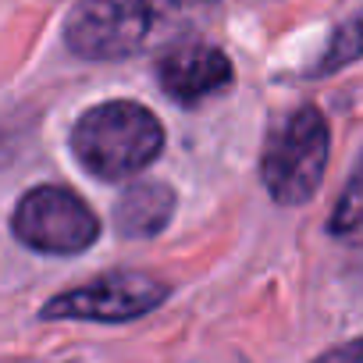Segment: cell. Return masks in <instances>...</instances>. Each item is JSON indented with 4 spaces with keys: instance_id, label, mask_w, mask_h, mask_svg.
<instances>
[{
    "instance_id": "cell-3",
    "label": "cell",
    "mask_w": 363,
    "mask_h": 363,
    "mask_svg": "<svg viewBox=\"0 0 363 363\" xmlns=\"http://www.w3.org/2000/svg\"><path fill=\"white\" fill-rule=\"evenodd\" d=\"M331 153V132L317 107L292 111L271 135L260 157V178L274 203L299 207L320 189Z\"/></svg>"
},
{
    "instance_id": "cell-1",
    "label": "cell",
    "mask_w": 363,
    "mask_h": 363,
    "mask_svg": "<svg viewBox=\"0 0 363 363\" xmlns=\"http://www.w3.org/2000/svg\"><path fill=\"white\" fill-rule=\"evenodd\" d=\"M218 11L221 0H82L65 22V43L86 61H121L207 29Z\"/></svg>"
},
{
    "instance_id": "cell-8",
    "label": "cell",
    "mask_w": 363,
    "mask_h": 363,
    "mask_svg": "<svg viewBox=\"0 0 363 363\" xmlns=\"http://www.w3.org/2000/svg\"><path fill=\"white\" fill-rule=\"evenodd\" d=\"M328 232L349 246H363V157L356 164V171L349 174L345 189L331 211V221H328Z\"/></svg>"
},
{
    "instance_id": "cell-6",
    "label": "cell",
    "mask_w": 363,
    "mask_h": 363,
    "mask_svg": "<svg viewBox=\"0 0 363 363\" xmlns=\"http://www.w3.org/2000/svg\"><path fill=\"white\" fill-rule=\"evenodd\" d=\"M157 79L171 100H178L182 107H196V104L225 93L235 79V68H232L228 54L218 50L214 43L189 40V43L164 47V54L157 61Z\"/></svg>"
},
{
    "instance_id": "cell-10",
    "label": "cell",
    "mask_w": 363,
    "mask_h": 363,
    "mask_svg": "<svg viewBox=\"0 0 363 363\" xmlns=\"http://www.w3.org/2000/svg\"><path fill=\"white\" fill-rule=\"evenodd\" d=\"M324 359H363V338L359 342H345V345H335L328 352H320Z\"/></svg>"
},
{
    "instance_id": "cell-2",
    "label": "cell",
    "mask_w": 363,
    "mask_h": 363,
    "mask_svg": "<svg viewBox=\"0 0 363 363\" xmlns=\"http://www.w3.org/2000/svg\"><path fill=\"white\" fill-rule=\"evenodd\" d=\"M164 150V128L153 111L135 100L89 107L72 128V153L100 182L139 174Z\"/></svg>"
},
{
    "instance_id": "cell-9",
    "label": "cell",
    "mask_w": 363,
    "mask_h": 363,
    "mask_svg": "<svg viewBox=\"0 0 363 363\" xmlns=\"http://www.w3.org/2000/svg\"><path fill=\"white\" fill-rule=\"evenodd\" d=\"M359 57H363V8L335 29V36H331V43H328L324 57L313 65V72H310V75H313V79L335 75V72L349 68V65H352V61H359Z\"/></svg>"
},
{
    "instance_id": "cell-7",
    "label": "cell",
    "mask_w": 363,
    "mask_h": 363,
    "mask_svg": "<svg viewBox=\"0 0 363 363\" xmlns=\"http://www.w3.org/2000/svg\"><path fill=\"white\" fill-rule=\"evenodd\" d=\"M174 214V193L164 182H135L118 196L114 228L125 239H153L167 228Z\"/></svg>"
},
{
    "instance_id": "cell-5",
    "label": "cell",
    "mask_w": 363,
    "mask_h": 363,
    "mask_svg": "<svg viewBox=\"0 0 363 363\" xmlns=\"http://www.w3.org/2000/svg\"><path fill=\"white\" fill-rule=\"evenodd\" d=\"M167 285L139 274V271H111L89 285L68 289L40 310L43 320H100V324H125L167 299Z\"/></svg>"
},
{
    "instance_id": "cell-4",
    "label": "cell",
    "mask_w": 363,
    "mask_h": 363,
    "mask_svg": "<svg viewBox=\"0 0 363 363\" xmlns=\"http://www.w3.org/2000/svg\"><path fill=\"white\" fill-rule=\"evenodd\" d=\"M15 239L36 253L75 257L100 239V221L86 200L65 186L29 189L11 214Z\"/></svg>"
}]
</instances>
